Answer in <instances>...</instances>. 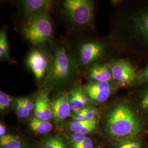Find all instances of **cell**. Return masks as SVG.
Returning a JSON list of instances; mask_svg holds the SVG:
<instances>
[{
	"label": "cell",
	"instance_id": "1",
	"mask_svg": "<svg viewBox=\"0 0 148 148\" xmlns=\"http://www.w3.org/2000/svg\"><path fill=\"white\" fill-rule=\"evenodd\" d=\"M103 126L107 135L118 142L140 137L144 121L132 101L121 100L112 104L106 111Z\"/></svg>",
	"mask_w": 148,
	"mask_h": 148
},
{
	"label": "cell",
	"instance_id": "2",
	"mask_svg": "<svg viewBox=\"0 0 148 148\" xmlns=\"http://www.w3.org/2000/svg\"><path fill=\"white\" fill-rule=\"evenodd\" d=\"M78 64L65 46L59 45L54 49L52 59L49 65L46 86L52 88L68 83L77 74Z\"/></svg>",
	"mask_w": 148,
	"mask_h": 148
},
{
	"label": "cell",
	"instance_id": "3",
	"mask_svg": "<svg viewBox=\"0 0 148 148\" xmlns=\"http://www.w3.org/2000/svg\"><path fill=\"white\" fill-rule=\"evenodd\" d=\"M122 25L134 51L148 53V2L128 13Z\"/></svg>",
	"mask_w": 148,
	"mask_h": 148
},
{
	"label": "cell",
	"instance_id": "4",
	"mask_svg": "<svg viewBox=\"0 0 148 148\" xmlns=\"http://www.w3.org/2000/svg\"><path fill=\"white\" fill-rule=\"evenodd\" d=\"M22 30L24 37L34 46L44 45L53 37V25L48 13L29 17Z\"/></svg>",
	"mask_w": 148,
	"mask_h": 148
},
{
	"label": "cell",
	"instance_id": "5",
	"mask_svg": "<svg viewBox=\"0 0 148 148\" xmlns=\"http://www.w3.org/2000/svg\"><path fill=\"white\" fill-rule=\"evenodd\" d=\"M64 15L71 23L79 27L90 26L93 21L94 3L90 0L63 1Z\"/></svg>",
	"mask_w": 148,
	"mask_h": 148
},
{
	"label": "cell",
	"instance_id": "6",
	"mask_svg": "<svg viewBox=\"0 0 148 148\" xmlns=\"http://www.w3.org/2000/svg\"><path fill=\"white\" fill-rule=\"evenodd\" d=\"M108 46L101 41H86L79 46V57L80 63L85 66H90L100 62L106 57Z\"/></svg>",
	"mask_w": 148,
	"mask_h": 148
},
{
	"label": "cell",
	"instance_id": "7",
	"mask_svg": "<svg viewBox=\"0 0 148 148\" xmlns=\"http://www.w3.org/2000/svg\"><path fill=\"white\" fill-rule=\"evenodd\" d=\"M114 81L120 86L131 87L135 86L138 73L128 60L116 59L108 63Z\"/></svg>",
	"mask_w": 148,
	"mask_h": 148
},
{
	"label": "cell",
	"instance_id": "8",
	"mask_svg": "<svg viewBox=\"0 0 148 148\" xmlns=\"http://www.w3.org/2000/svg\"><path fill=\"white\" fill-rule=\"evenodd\" d=\"M119 86L115 82L89 81L82 88L90 102L101 104L109 99Z\"/></svg>",
	"mask_w": 148,
	"mask_h": 148
},
{
	"label": "cell",
	"instance_id": "9",
	"mask_svg": "<svg viewBox=\"0 0 148 148\" xmlns=\"http://www.w3.org/2000/svg\"><path fill=\"white\" fill-rule=\"evenodd\" d=\"M27 64L37 80H41L47 74L49 64L45 55L36 49H34L29 54Z\"/></svg>",
	"mask_w": 148,
	"mask_h": 148
},
{
	"label": "cell",
	"instance_id": "10",
	"mask_svg": "<svg viewBox=\"0 0 148 148\" xmlns=\"http://www.w3.org/2000/svg\"><path fill=\"white\" fill-rule=\"evenodd\" d=\"M53 118L57 121H63L70 116L71 110L70 106L69 93L63 92L51 101Z\"/></svg>",
	"mask_w": 148,
	"mask_h": 148
},
{
	"label": "cell",
	"instance_id": "11",
	"mask_svg": "<svg viewBox=\"0 0 148 148\" xmlns=\"http://www.w3.org/2000/svg\"><path fill=\"white\" fill-rule=\"evenodd\" d=\"M34 104L35 117L48 121L53 118L52 104L47 93L42 92L39 93L36 98Z\"/></svg>",
	"mask_w": 148,
	"mask_h": 148
},
{
	"label": "cell",
	"instance_id": "12",
	"mask_svg": "<svg viewBox=\"0 0 148 148\" xmlns=\"http://www.w3.org/2000/svg\"><path fill=\"white\" fill-rule=\"evenodd\" d=\"M138 86L132 103L144 122H148V84Z\"/></svg>",
	"mask_w": 148,
	"mask_h": 148
},
{
	"label": "cell",
	"instance_id": "13",
	"mask_svg": "<svg viewBox=\"0 0 148 148\" xmlns=\"http://www.w3.org/2000/svg\"><path fill=\"white\" fill-rule=\"evenodd\" d=\"M24 13L29 17L42 13H48L53 5L49 0H24L21 1Z\"/></svg>",
	"mask_w": 148,
	"mask_h": 148
},
{
	"label": "cell",
	"instance_id": "14",
	"mask_svg": "<svg viewBox=\"0 0 148 148\" xmlns=\"http://www.w3.org/2000/svg\"><path fill=\"white\" fill-rule=\"evenodd\" d=\"M69 101L71 111L76 112L88 106L90 102L82 86L76 85L69 93Z\"/></svg>",
	"mask_w": 148,
	"mask_h": 148
},
{
	"label": "cell",
	"instance_id": "15",
	"mask_svg": "<svg viewBox=\"0 0 148 148\" xmlns=\"http://www.w3.org/2000/svg\"><path fill=\"white\" fill-rule=\"evenodd\" d=\"M88 79L93 82H114L108 64L98 63L90 67Z\"/></svg>",
	"mask_w": 148,
	"mask_h": 148
},
{
	"label": "cell",
	"instance_id": "16",
	"mask_svg": "<svg viewBox=\"0 0 148 148\" xmlns=\"http://www.w3.org/2000/svg\"><path fill=\"white\" fill-rule=\"evenodd\" d=\"M98 126V120L73 121L69 124L70 130L73 133H79L87 134L96 130Z\"/></svg>",
	"mask_w": 148,
	"mask_h": 148
},
{
	"label": "cell",
	"instance_id": "17",
	"mask_svg": "<svg viewBox=\"0 0 148 148\" xmlns=\"http://www.w3.org/2000/svg\"><path fill=\"white\" fill-rule=\"evenodd\" d=\"M0 148H28L19 137L7 134L0 138Z\"/></svg>",
	"mask_w": 148,
	"mask_h": 148
},
{
	"label": "cell",
	"instance_id": "18",
	"mask_svg": "<svg viewBox=\"0 0 148 148\" xmlns=\"http://www.w3.org/2000/svg\"><path fill=\"white\" fill-rule=\"evenodd\" d=\"M29 126L33 132L40 134L48 133L51 132L53 128V125L50 122L36 117H34L32 119Z\"/></svg>",
	"mask_w": 148,
	"mask_h": 148
},
{
	"label": "cell",
	"instance_id": "19",
	"mask_svg": "<svg viewBox=\"0 0 148 148\" xmlns=\"http://www.w3.org/2000/svg\"><path fill=\"white\" fill-rule=\"evenodd\" d=\"M115 148H142V141L140 137L133 138L115 142Z\"/></svg>",
	"mask_w": 148,
	"mask_h": 148
},
{
	"label": "cell",
	"instance_id": "20",
	"mask_svg": "<svg viewBox=\"0 0 148 148\" xmlns=\"http://www.w3.org/2000/svg\"><path fill=\"white\" fill-rule=\"evenodd\" d=\"M43 148H68L63 139L59 136H53L46 138L43 143Z\"/></svg>",
	"mask_w": 148,
	"mask_h": 148
},
{
	"label": "cell",
	"instance_id": "21",
	"mask_svg": "<svg viewBox=\"0 0 148 148\" xmlns=\"http://www.w3.org/2000/svg\"><path fill=\"white\" fill-rule=\"evenodd\" d=\"M0 58L1 59L10 60L9 45L5 30H1L0 32Z\"/></svg>",
	"mask_w": 148,
	"mask_h": 148
},
{
	"label": "cell",
	"instance_id": "22",
	"mask_svg": "<svg viewBox=\"0 0 148 148\" xmlns=\"http://www.w3.org/2000/svg\"><path fill=\"white\" fill-rule=\"evenodd\" d=\"M16 114L20 119H25L30 116V111L23 104L21 98L16 99L15 101Z\"/></svg>",
	"mask_w": 148,
	"mask_h": 148
},
{
	"label": "cell",
	"instance_id": "23",
	"mask_svg": "<svg viewBox=\"0 0 148 148\" xmlns=\"http://www.w3.org/2000/svg\"><path fill=\"white\" fill-rule=\"evenodd\" d=\"M12 98L11 96L3 92V91H0V110L1 111H3L8 109L12 104Z\"/></svg>",
	"mask_w": 148,
	"mask_h": 148
},
{
	"label": "cell",
	"instance_id": "24",
	"mask_svg": "<svg viewBox=\"0 0 148 148\" xmlns=\"http://www.w3.org/2000/svg\"><path fill=\"white\" fill-rule=\"evenodd\" d=\"M148 84V64L140 71L138 72L135 86Z\"/></svg>",
	"mask_w": 148,
	"mask_h": 148
},
{
	"label": "cell",
	"instance_id": "25",
	"mask_svg": "<svg viewBox=\"0 0 148 148\" xmlns=\"http://www.w3.org/2000/svg\"><path fill=\"white\" fill-rule=\"evenodd\" d=\"M99 110L92 106H87L85 113V118L87 120H98L99 114Z\"/></svg>",
	"mask_w": 148,
	"mask_h": 148
},
{
	"label": "cell",
	"instance_id": "26",
	"mask_svg": "<svg viewBox=\"0 0 148 148\" xmlns=\"http://www.w3.org/2000/svg\"><path fill=\"white\" fill-rule=\"evenodd\" d=\"M87 138L86 134L79 133H73L71 135V139L72 140L73 144H77L83 142Z\"/></svg>",
	"mask_w": 148,
	"mask_h": 148
},
{
	"label": "cell",
	"instance_id": "27",
	"mask_svg": "<svg viewBox=\"0 0 148 148\" xmlns=\"http://www.w3.org/2000/svg\"><path fill=\"white\" fill-rule=\"evenodd\" d=\"M73 148H94L93 142L91 138L87 137L85 141L77 144H73Z\"/></svg>",
	"mask_w": 148,
	"mask_h": 148
},
{
	"label": "cell",
	"instance_id": "28",
	"mask_svg": "<svg viewBox=\"0 0 148 148\" xmlns=\"http://www.w3.org/2000/svg\"><path fill=\"white\" fill-rule=\"evenodd\" d=\"M86 111V108L82 109L81 110L76 112H73L71 114L70 116L73 119V121H82L86 120L85 113Z\"/></svg>",
	"mask_w": 148,
	"mask_h": 148
},
{
	"label": "cell",
	"instance_id": "29",
	"mask_svg": "<svg viewBox=\"0 0 148 148\" xmlns=\"http://www.w3.org/2000/svg\"><path fill=\"white\" fill-rule=\"evenodd\" d=\"M21 98L23 104L29 111L32 112V110H34L35 104L30 99H29L28 98L24 97H21Z\"/></svg>",
	"mask_w": 148,
	"mask_h": 148
},
{
	"label": "cell",
	"instance_id": "30",
	"mask_svg": "<svg viewBox=\"0 0 148 148\" xmlns=\"http://www.w3.org/2000/svg\"><path fill=\"white\" fill-rule=\"evenodd\" d=\"M5 131H6V128H5V126L3 124L1 123V125H0V136H1V137L5 135Z\"/></svg>",
	"mask_w": 148,
	"mask_h": 148
}]
</instances>
